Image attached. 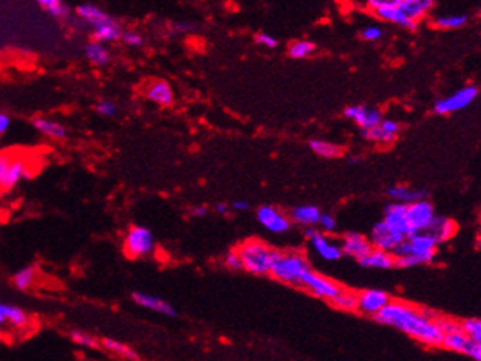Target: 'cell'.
<instances>
[{
	"mask_svg": "<svg viewBox=\"0 0 481 361\" xmlns=\"http://www.w3.org/2000/svg\"><path fill=\"white\" fill-rule=\"evenodd\" d=\"M440 315L430 308H419L405 301H393L374 317L378 323L410 335L427 346H441L443 333L436 320Z\"/></svg>",
	"mask_w": 481,
	"mask_h": 361,
	"instance_id": "6da1fadb",
	"label": "cell"
},
{
	"mask_svg": "<svg viewBox=\"0 0 481 361\" xmlns=\"http://www.w3.org/2000/svg\"><path fill=\"white\" fill-rule=\"evenodd\" d=\"M311 270L305 254L299 251H274L270 273L277 281L288 285H302L304 276Z\"/></svg>",
	"mask_w": 481,
	"mask_h": 361,
	"instance_id": "7a4b0ae2",
	"label": "cell"
},
{
	"mask_svg": "<svg viewBox=\"0 0 481 361\" xmlns=\"http://www.w3.org/2000/svg\"><path fill=\"white\" fill-rule=\"evenodd\" d=\"M238 254L242 259L243 269L254 275L270 273L274 251L259 239H249L238 247Z\"/></svg>",
	"mask_w": 481,
	"mask_h": 361,
	"instance_id": "3957f363",
	"label": "cell"
},
{
	"mask_svg": "<svg viewBox=\"0 0 481 361\" xmlns=\"http://www.w3.org/2000/svg\"><path fill=\"white\" fill-rule=\"evenodd\" d=\"M439 243L432 238L427 231L426 232H415L410 237H406L403 243L398 247L393 254L394 257L399 256H415L423 259L426 264L431 263L436 257V250Z\"/></svg>",
	"mask_w": 481,
	"mask_h": 361,
	"instance_id": "277c9868",
	"label": "cell"
},
{
	"mask_svg": "<svg viewBox=\"0 0 481 361\" xmlns=\"http://www.w3.org/2000/svg\"><path fill=\"white\" fill-rule=\"evenodd\" d=\"M30 175L26 159L14 153H0V189L9 191Z\"/></svg>",
	"mask_w": 481,
	"mask_h": 361,
	"instance_id": "5b68a950",
	"label": "cell"
},
{
	"mask_svg": "<svg viewBox=\"0 0 481 361\" xmlns=\"http://www.w3.org/2000/svg\"><path fill=\"white\" fill-rule=\"evenodd\" d=\"M155 247V238L146 226H131L124 238V252L131 259L148 256Z\"/></svg>",
	"mask_w": 481,
	"mask_h": 361,
	"instance_id": "8992f818",
	"label": "cell"
},
{
	"mask_svg": "<svg viewBox=\"0 0 481 361\" xmlns=\"http://www.w3.org/2000/svg\"><path fill=\"white\" fill-rule=\"evenodd\" d=\"M367 6L372 10V14L383 21L396 24V26L408 30H415L418 26L417 22L403 15V12L398 8V0H369Z\"/></svg>",
	"mask_w": 481,
	"mask_h": 361,
	"instance_id": "52a82bcc",
	"label": "cell"
},
{
	"mask_svg": "<svg viewBox=\"0 0 481 361\" xmlns=\"http://www.w3.org/2000/svg\"><path fill=\"white\" fill-rule=\"evenodd\" d=\"M300 286L308 290L312 295L327 299L330 301V303L343 291V288L338 282L326 278V276H322L312 269L306 272V275L302 279V285Z\"/></svg>",
	"mask_w": 481,
	"mask_h": 361,
	"instance_id": "ba28073f",
	"label": "cell"
},
{
	"mask_svg": "<svg viewBox=\"0 0 481 361\" xmlns=\"http://www.w3.org/2000/svg\"><path fill=\"white\" fill-rule=\"evenodd\" d=\"M478 95V89L475 86H466L456 93L448 95L435 104V112L437 115H449L465 109L470 106Z\"/></svg>",
	"mask_w": 481,
	"mask_h": 361,
	"instance_id": "9c48e42d",
	"label": "cell"
},
{
	"mask_svg": "<svg viewBox=\"0 0 481 361\" xmlns=\"http://www.w3.org/2000/svg\"><path fill=\"white\" fill-rule=\"evenodd\" d=\"M368 239L372 248L387 251L393 254V252L398 250V247L405 241V237L399 234L398 231H394L393 228H390L386 222L381 221L372 228Z\"/></svg>",
	"mask_w": 481,
	"mask_h": 361,
	"instance_id": "30bf717a",
	"label": "cell"
},
{
	"mask_svg": "<svg viewBox=\"0 0 481 361\" xmlns=\"http://www.w3.org/2000/svg\"><path fill=\"white\" fill-rule=\"evenodd\" d=\"M408 223H410L411 232H426L428 230V226L431 225L432 219H435L436 212L435 206L430 201L419 200L408 206ZM411 234V235H412Z\"/></svg>",
	"mask_w": 481,
	"mask_h": 361,
	"instance_id": "8fae6325",
	"label": "cell"
},
{
	"mask_svg": "<svg viewBox=\"0 0 481 361\" xmlns=\"http://www.w3.org/2000/svg\"><path fill=\"white\" fill-rule=\"evenodd\" d=\"M305 235L309 239L312 248L315 250V252L321 259L327 261H335L343 256L340 244L333 243L326 234H321L315 230H312V228H306Z\"/></svg>",
	"mask_w": 481,
	"mask_h": 361,
	"instance_id": "7c38bea8",
	"label": "cell"
},
{
	"mask_svg": "<svg viewBox=\"0 0 481 361\" xmlns=\"http://www.w3.org/2000/svg\"><path fill=\"white\" fill-rule=\"evenodd\" d=\"M392 303V297L383 290H365L358 294V311L376 317L378 313Z\"/></svg>",
	"mask_w": 481,
	"mask_h": 361,
	"instance_id": "4fadbf2b",
	"label": "cell"
},
{
	"mask_svg": "<svg viewBox=\"0 0 481 361\" xmlns=\"http://www.w3.org/2000/svg\"><path fill=\"white\" fill-rule=\"evenodd\" d=\"M344 115H346V118L352 119L353 122L360 129H362V132L378 127L383 120V115L378 109H376V107L362 106V104H355V106L346 107Z\"/></svg>",
	"mask_w": 481,
	"mask_h": 361,
	"instance_id": "5bb4252c",
	"label": "cell"
},
{
	"mask_svg": "<svg viewBox=\"0 0 481 361\" xmlns=\"http://www.w3.org/2000/svg\"><path fill=\"white\" fill-rule=\"evenodd\" d=\"M256 218L267 231L274 234L287 232L290 228V219L274 206H261L256 212Z\"/></svg>",
	"mask_w": 481,
	"mask_h": 361,
	"instance_id": "9a60e30c",
	"label": "cell"
},
{
	"mask_svg": "<svg viewBox=\"0 0 481 361\" xmlns=\"http://www.w3.org/2000/svg\"><path fill=\"white\" fill-rule=\"evenodd\" d=\"M406 212H408L406 204L392 203L386 209H384V219H383L390 228H393L394 231L402 234L405 238L412 234L410 223H408Z\"/></svg>",
	"mask_w": 481,
	"mask_h": 361,
	"instance_id": "2e32d148",
	"label": "cell"
},
{
	"mask_svg": "<svg viewBox=\"0 0 481 361\" xmlns=\"http://www.w3.org/2000/svg\"><path fill=\"white\" fill-rule=\"evenodd\" d=\"M343 254L353 257L356 260H360L365 257L368 252L372 250V246L369 243V239L364 237L362 234L358 232H347L343 235L342 243H340Z\"/></svg>",
	"mask_w": 481,
	"mask_h": 361,
	"instance_id": "e0dca14e",
	"label": "cell"
},
{
	"mask_svg": "<svg viewBox=\"0 0 481 361\" xmlns=\"http://www.w3.org/2000/svg\"><path fill=\"white\" fill-rule=\"evenodd\" d=\"M399 131H401V125L396 122V120L383 119L378 127L372 128L369 131H364V137L376 142L390 144L396 140V137H398Z\"/></svg>",
	"mask_w": 481,
	"mask_h": 361,
	"instance_id": "ac0fdd59",
	"label": "cell"
},
{
	"mask_svg": "<svg viewBox=\"0 0 481 361\" xmlns=\"http://www.w3.org/2000/svg\"><path fill=\"white\" fill-rule=\"evenodd\" d=\"M133 299H134V303L137 306H140L143 308H148L150 311L159 313V315H164V316H168V317H175L177 316L175 308L170 303H166V301H164L159 297H155V295H150V294H146V293H134L133 294Z\"/></svg>",
	"mask_w": 481,
	"mask_h": 361,
	"instance_id": "d6986e66",
	"label": "cell"
},
{
	"mask_svg": "<svg viewBox=\"0 0 481 361\" xmlns=\"http://www.w3.org/2000/svg\"><path fill=\"white\" fill-rule=\"evenodd\" d=\"M76 12H77V17L80 19H82L86 24H89L90 27H93V30L114 19L111 15H107L102 8L96 6L93 3L78 5Z\"/></svg>",
	"mask_w": 481,
	"mask_h": 361,
	"instance_id": "ffe728a7",
	"label": "cell"
},
{
	"mask_svg": "<svg viewBox=\"0 0 481 361\" xmlns=\"http://www.w3.org/2000/svg\"><path fill=\"white\" fill-rule=\"evenodd\" d=\"M456 230H458V226L448 216H435L427 232L440 244L451 239L456 234Z\"/></svg>",
	"mask_w": 481,
	"mask_h": 361,
	"instance_id": "44dd1931",
	"label": "cell"
},
{
	"mask_svg": "<svg viewBox=\"0 0 481 361\" xmlns=\"http://www.w3.org/2000/svg\"><path fill=\"white\" fill-rule=\"evenodd\" d=\"M432 5L435 3L431 0H398V8L403 12V15L417 24L428 15Z\"/></svg>",
	"mask_w": 481,
	"mask_h": 361,
	"instance_id": "7402d4cb",
	"label": "cell"
},
{
	"mask_svg": "<svg viewBox=\"0 0 481 361\" xmlns=\"http://www.w3.org/2000/svg\"><path fill=\"white\" fill-rule=\"evenodd\" d=\"M146 98L159 106H170L174 102V90L166 81H153L146 87Z\"/></svg>",
	"mask_w": 481,
	"mask_h": 361,
	"instance_id": "603a6c76",
	"label": "cell"
},
{
	"mask_svg": "<svg viewBox=\"0 0 481 361\" xmlns=\"http://www.w3.org/2000/svg\"><path fill=\"white\" fill-rule=\"evenodd\" d=\"M358 261L360 266L367 269H392L394 268V254L387 251L372 248L365 257Z\"/></svg>",
	"mask_w": 481,
	"mask_h": 361,
	"instance_id": "cb8c5ba5",
	"label": "cell"
},
{
	"mask_svg": "<svg viewBox=\"0 0 481 361\" xmlns=\"http://www.w3.org/2000/svg\"><path fill=\"white\" fill-rule=\"evenodd\" d=\"M0 311H2L3 317L6 319L8 326L18 331H24L30 326V317L22 308L12 304L0 303Z\"/></svg>",
	"mask_w": 481,
	"mask_h": 361,
	"instance_id": "d4e9b609",
	"label": "cell"
},
{
	"mask_svg": "<svg viewBox=\"0 0 481 361\" xmlns=\"http://www.w3.org/2000/svg\"><path fill=\"white\" fill-rule=\"evenodd\" d=\"M33 127L37 129L40 134L49 137L52 140H62L67 137V128L56 122V120H52L49 118H43V116H37L33 119Z\"/></svg>",
	"mask_w": 481,
	"mask_h": 361,
	"instance_id": "484cf974",
	"label": "cell"
},
{
	"mask_svg": "<svg viewBox=\"0 0 481 361\" xmlns=\"http://www.w3.org/2000/svg\"><path fill=\"white\" fill-rule=\"evenodd\" d=\"M387 196L394 201V203H401V204H406V206H410V204L424 200L426 192L419 191V189H412L406 185H394L392 188L387 189Z\"/></svg>",
	"mask_w": 481,
	"mask_h": 361,
	"instance_id": "4316f807",
	"label": "cell"
},
{
	"mask_svg": "<svg viewBox=\"0 0 481 361\" xmlns=\"http://www.w3.org/2000/svg\"><path fill=\"white\" fill-rule=\"evenodd\" d=\"M321 210L314 204H306V206H297L292 212V219L304 226H314L321 219Z\"/></svg>",
	"mask_w": 481,
	"mask_h": 361,
	"instance_id": "83f0119b",
	"label": "cell"
},
{
	"mask_svg": "<svg viewBox=\"0 0 481 361\" xmlns=\"http://www.w3.org/2000/svg\"><path fill=\"white\" fill-rule=\"evenodd\" d=\"M123 28L119 24L112 19L107 24H103V26L94 28L93 30V37L96 41L99 43H110V41H116L123 37Z\"/></svg>",
	"mask_w": 481,
	"mask_h": 361,
	"instance_id": "f1b7e54d",
	"label": "cell"
},
{
	"mask_svg": "<svg viewBox=\"0 0 481 361\" xmlns=\"http://www.w3.org/2000/svg\"><path fill=\"white\" fill-rule=\"evenodd\" d=\"M471 342L473 341L468 338V336L465 335V332L461 331V332H456V333L444 335L441 346H444L449 351L460 353V354H465L466 355L468 350H470Z\"/></svg>",
	"mask_w": 481,
	"mask_h": 361,
	"instance_id": "f546056e",
	"label": "cell"
},
{
	"mask_svg": "<svg viewBox=\"0 0 481 361\" xmlns=\"http://www.w3.org/2000/svg\"><path fill=\"white\" fill-rule=\"evenodd\" d=\"M84 53H86V57L94 65H106L111 60V53L107 50V47L96 40L86 44Z\"/></svg>",
	"mask_w": 481,
	"mask_h": 361,
	"instance_id": "4dcf8cb0",
	"label": "cell"
},
{
	"mask_svg": "<svg viewBox=\"0 0 481 361\" xmlns=\"http://www.w3.org/2000/svg\"><path fill=\"white\" fill-rule=\"evenodd\" d=\"M468 17L464 14H452V15H439L432 19V26L439 30H458L466 26Z\"/></svg>",
	"mask_w": 481,
	"mask_h": 361,
	"instance_id": "1f68e13d",
	"label": "cell"
},
{
	"mask_svg": "<svg viewBox=\"0 0 481 361\" xmlns=\"http://www.w3.org/2000/svg\"><path fill=\"white\" fill-rule=\"evenodd\" d=\"M39 6L56 19H64L71 14V8L62 0H39Z\"/></svg>",
	"mask_w": 481,
	"mask_h": 361,
	"instance_id": "d6a6232c",
	"label": "cell"
},
{
	"mask_svg": "<svg viewBox=\"0 0 481 361\" xmlns=\"http://www.w3.org/2000/svg\"><path fill=\"white\" fill-rule=\"evenodd\" d=\"M309 147L312 149V151L321 156V158H327V159L339 158V156L342 154V149L338 146V144H333L324 140H312L309 142Z\"/></svg>",
	"mask_w": 481,
	"mask_h": 361,
	"instance_id": "836d02e7",
	"label": "cell"
},
{
	"mask_svg": "<svg viewBox=\"0 0 481 361\" xmlns=\"http://www.w3.org/2000/svg\"><path fill=\"white\" fill-rule=\"evenodd\" d=\"M102 346L106 348L107 351H111L119 357H124L130 361H137L139 360V355L137 353L133 350V348H130L128 345L123 344V342H119L116 340H111V338H105L102 341Z\"/></svg>",
	"mask_w": 481,
	"mask_h": 361,
	"instance_id": "e575fe53",
	"label": "cell"
},
{
	"mask_svg": "<svg viewBox=\"0 0 481 361\" xmlns=\"http://www.w3.org/2000/svg\"><path fill=\"white\" fill-rule=\"evenodd\" d=\"M35 276H37V270H35V268L26 266V268L19 269L14 275V278H12V282H14V286L17 288V290L26 291L34 284Z\"/></svg>",
	"mask_w": 481,
	"mask_h": 361,
	"instance_id": "d590c367",
	"label": "cell"
},
{
	"mask_svg": "<svg viewBox=\"0 0 481 361\" xmlns=\"http://www.w3.org/2000/svg\"><path fill=\"white\" fill-rule=\"evenodd\" d=\"M331 304L343 311H358V293L343 288V291L331 301Z\"/></svg>",
	"mask_w": 481,
	"mask_h": 361,
	"instance_id": "8d00e7d4",
	"label": "cell"
},
{
	"mask_svg": "<svg viewBox=\"0 0 481 361\" xmlns=\"http://www.w3.org/2000/svg\"><path fill=\"white\" fill-rule=\"evenodd\" d=\"M315 50V44L312 41H306V40H297L293 41L288 47V55H290L293 59H304L311 56Z\"/></svg>",
	"mask_w": 481,
	"mask_h": 361,
	"instance_id": "74e56055",
	"label": "cell"
},
{
	"mask_svg": "<svg viewBox=\"0 0 481 361\" xmlns=\"http://www.w3.org/2000/svg\"><path fill=\"white\" fill-rule=\"evenodd\" d=\"M461 324L468 338L481 345V319H465L461 322Z\"/></svg>",
	"mask_w": 481,
	"mask_h": 361,
	"instance_id": "f35d334b",
	"label": "cell"
},
{
	"mask_svg": "<svg viewBox=\"0 0 481 361\" xmlns=\"http://www.w3.org/2000/svg\"><path fill=\"white\" fill-rule=\"evenodd\" d=\"M439 329L441 331L443 336L449 335V333H456L462 331V324L461 322L451 319V317H444V316H439V319L436 320Z\"/></svg>",
	"mask_w": 481,
	"mask_h": 361,
	"instance_id": "ab89813d",
	"label": "cell"
},
{
	"mask_svg": "<svg viewBox=\"0 0 481 361\" xmlns=\"http://www.w3.org/2000/svg\"><path fill=\"white\" fill-rule=\"evenodd\" d=\"M71 340L74 341L76 344L81 345V346H86V348H98L100 344L98 342V340L94 338V336L86 333V332H81V331H72L71 332Z\"/></svg>",
	"mask_w": 481,
	"mask_h": 361,
	"instance_id": "60d3db41",
	"label": "cell"
},
{
	"mask_svg": "<svg viewBox=\"0 0 481 361\" xmlns=\"http://www.w3.org/2000/svg\"><path fill=\"white\" fill-rule=\"evenodd\" d=\"M224 264L230 269V270H242L243 264H242V259H240V254L237 250H231L228 251L224 259Z\"/></svg>",
	"mask_w": 481,
	"mask_h": 361,
	"instance_id": "b9f144b4",
	"label": "cell"
},
{
	"mask_svg": "<svg viewBox=\"0 0 481 361\" xmlns=\"http://www.w3.org/2000/svg\"><path fill=\"white\" fill-rule=\"evenodd\" d=\"M94 111L102 116H114L116 113V104L112 100H100L96 103Z\"/></svg>",
	"mask_w": 481,
	"mask_h": 361,
	"instance_id": "7bdbcfd3",
	"label": "cell"
},
{
	"mask_svg": "<svg viewBox=\"0 0 481 361\" xmlns=\"http://www.w3.org/2000/svg\"><path fill=\"white\" fill-rule=\"evenodd\" d=\"M318 225L321 226V230L324 232H333L335 228H338V221H335L334 216H331L329 213H324V214H321V219H320Z\"/></svg>",
	"mask_w": 481,
	"mask_h": 361,
	"instance_id": "ee69618b",
	"label": "cell"
},
{
	"mask_svg": "<svg viewBox=\"0 0 481 361\" xmlns=\"http://www.w3.org/2000/svg\"><path fill=\"white\" fill-rule=\"evenodd\" d=\"M121 40H123L125 44L131 46V47H139V46L143 44V37H141V35H140L139 33H136V31H131V30H127V31L123 33Z\"/></svg>",
	"mask_w": 481,
	"mask_h": 361,
	"instance_id": "f6af8a7d",
	"label": "cell"
},
{
	"mask_svg": "<svg viewBox=\"0 0 481 361\" xmlns=\"http://www.w3.org/2000/svg\"><path fill=\"white\" fill-rule=\"evenodd\" d=\"M360 35H362V39L367 41H376L383 37V30L377 26H369L360 33Z\"/></svg>",
	"mask_w": 481,
	"mask_h": 361,
	"instance_id": "bcb514c9",
	"label": "cell"
},
{
	"mask_svg": "<svg viewBox=\"0 0 481 361\" xmlns=\"http://www.w3.org/2000/svg\"><path fill=\"white\" fill-rule=\"evenodd\" d=\"M255 40L258 44L267 47V49H274V47H277V44H279L277 39L272 37V35L268 33H259L255 37Z\"/></svg>",
	"mask_w": 481,
	"mask_h": 361,
	"instance_id": "7dc6e473",
	"label": "cell"
},
{
	"mask_svg": "<svg viewBox=\"0 0 481 361\" xmlns=\"http://www.w3.org/2000/svg\"><path fill=\"white\" fill-rule=\"evenodd\" d=\"M466 355H468V357H471V358L475 360V361H481V345H478V344H475V342H471L470 350H468Z\"/></svg>",
	"mask_w": 481,
	"mask_h": 361,
	"instance_id": "c3c4849f",
	"label": "cell"
},
{
	"mask_svg": "<svg viewBox=\"0 0 481 361\" xmlns=\"http://www.w3.org/2000/svg\"><path fill=\"white\" fill-rule=\"evenodd\" d=\"M10 127V116L5 112H0V136L5 134V132Z\"/></svg>",
	"mask_w": 481,
	"mask_h": 361,
	"instance_id": "681fc988",
	"label": "cell"
},
{
	"mask_svg": "<svg viewBox=\"0 0 481 361\" xmlns=\"http://www.w3.org/2000/svg\"><path fill=\"white\" fill-rule=\"evenodd\" d=\"M191 28H193V26H191V24H189V22H175V24H174V30H175V31H180V33H182V31H189V30H191Z\"/></svg>",
	"mask_w": 481,
	"mask_h": 361,
	"instance_id": "f907efd6",
	"label": "cell"
},
{
	"mask_svg": "<svg viewBox=\"0 0 481 361\" xmlns=\"http://www.w3.org/2000/svg\"><path fill=\"white\" fill-rule=\"evenodd\" d=\"M191 213H193L195 218H203V216H207V213H208V207L196 206L193 210H191Z\"/></svg>",
	"mask_w": 481,
	"mask_h": 361,
	"instance_id": "816d5d0a",
	"label": "cell"
},
{
	"mask_svg": "<svg viewBox=\"0 0 481 361\" xmlns=\"http://www.w3.org/2000/svg\"><path fill=\"white\" fill-rule=\"evenodd\" d=\"M233 209L237 210V212H245L249 209V204L246 201H242V200H237L233 203Z\"/></svg>",
	"mask_w": 481,
	"mask_h": 361,
	"instance_id": "f5cc1de1",
	"label": "cell"
},
{
	"mask_svg": "<svg viewBox=\"0 0 481 361\" xmlns=\"http://www.w3.org/2000/svg\"><path fill=\"white\" fill-rule=\"evenodd\" d=\"M6 326H8V323H6V319L3 317L2 315V311H0V335H3L6 332Z\"/></svg>",
	"mask_w": 481,
	"mask_h": 361,
	"instance_id": "db71d44e",
	"label": "cell"
},
{
	"mask_svg": "<svg viewBox=\"0 0 481 361\" xmlns=\"http://www.w3.org/2000/svg\"><path fill=\"white\" fill-rule=\"evenodd\" d=\"M216 212L221 213V214H225L228 212V206H227V204H224V203H220L218 206H216Z\"/></svg>",
	"mask_w": 481,
	"mask_h": 361,
	"instance_id": "11a10c76",
	"label": "cell"
},
{
	"mask_svg": "<svg viewBox=\"0 0 481 361\" xmlns=\"http://www.w3.org/2000/svg\"><path fill=\"white\" fill-rule=\"evenodd\" d=\"M477 244H478V247L481 248V235L478 237V241H477Z\"/></svg>",
	"mask_w": 481,
	"mask_h": 361,
	"instance_id": "9f6ffc18",
	"label": "cell"
}]
</instances>
